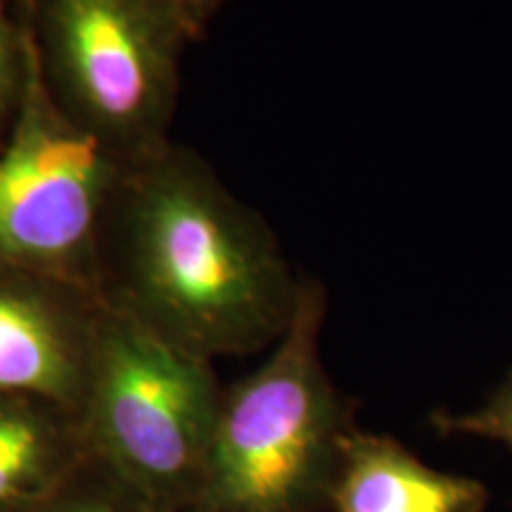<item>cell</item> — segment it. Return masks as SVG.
Wrapping results in <instances>:
<instances>
[{
  "label": "cell",
  "mask_w": 512,
  "mask_h": 512,
  "mask_svg": "<svg viewBox=\"0 0 512 512\" xmlns=\"http://www.w3.org/2000/svg\"><path fill=\"white\" fill-rule=\"evenodd\" d=\"M136 183L110 302L209 361L278 342L302 283L264 223L190 157H155Z\"/></svg>",
  "instance_id": "cell-1"
},
{
  "label": "cell",
  "mask_w": 512,
  "mask_h": 512,
  "mask_svg": "<svg viewBox=\"0 0 512 512\" xmlns=\"http://www.w3.org/2000/svg\"><path fill=\"white\" fill-rule=\"evenodd\" d=\"M325 294L302 283L266 363L223 389L190 512H316L354 430L320 358Z\"/></svg>",
  "instance_id": "cell-2"
},
{
  "label": "cell",
  "mask_w": 512,
  "mask_h": 512,
  "mask_svg": "<svg viewBox=\"0 0 512 512\" xmlns=\"http://www.w3.org/2000/svg\"><path fill=\"white\" fill-rule=\"evenodd\" d=\"M223 389L209 358L102 299L81 432L91 463L138 512H190Z\"/></svg>",
  "instance_id": "cell-3"
},
{
  "label": "cell",
  "mask_w": 512,
  "mask_h": 512,
  "mask_svg": "<svg viewBox=\"0 0 512 512\" xmlns=\"http://www.w3.org/2000/svg\"><path fill=\"white\" fill-rule=\"evenodd\" d=\"M112 145L46 93L34 53L0 152V268L81 287L112 192Z\"/></svg>",
  "instance_id": "cell-4"
},
{
  "label": "cell",
  "mask_w": 512,
  "mask_h": 512,
  "mask_svg": "<svg viewBox=\"0 0 512 512\" xmlns=\"http://www.w3.org/2000/svg\"><path fill=\"white\" fill-rule=\"evenodd\" d=\"M192 27L166 0H48V46L69 112L112 147L155 143Z\"/></svg>",
  "instance_id": "cell-5"
},
{
  "label": "cell",
  "mask_w": 512,
  "mask_h": 512,
  "mask_svg": "<svg viewBox=\"0 0 512 512\" xmlns=\"http://www.w3.org/2000/svg\"><path fill=\"white\" fill-rule=\"evenodd\" d=\"M100 306L83 287L0 268V394L79 415Z\"/></svg>",
  "instance_id": "cell-6"
},
{
  "label": "cell",
  "mask_w": 512,
  "mask_h": 512,
  "mask_svg": "<svg viewBox=\"0 0 512 512\" xmlns=\"http://www.w3.org/2000/svg\"><path fill=\"white\" fill-rule=\"evenodd\" d=\"M489 489L422 463L399 441L351 430L332 482V512H482Z\"/></svg>",
  "instance_id": "cell-7"
},
{
  "label": "cell",
  "mask_w": 512,
  "mask_h": 512,
  "mask_svg": "<svg viewBox=\"0 0 512 512\" xmlns=\"http://www.w3.org/2000/svg\"><path fill=\"white\" fill-rule=\"evenodd\" d=\"M91 465L79 415L34 396L0 394V512H34Z\"/></svg>",
  "instance_id": "cell-8"
},
{
  "label": "cell",
  "mask_w": 512,
  "mask_h": 512,
  "mask_svg": "<svg viewBox=\"0 0 512 512\" xmlns=\"http://www.w3.org/2000/svg\"><path fill=\"white\" fill-rule=\"evenodd\" d=\"M434 427L444 434L496 441L512 451V373L498 384L482 406L465 413L434 415Z\"/></svg>",
  "instance_id": "cell-9"
},
{
  "label": "cell",
  "mask_w": 512,
  "mask_h": 512,
  "mask_svg": "<svg viewBox=\"0 0 512 512\" xmlns=\"http://www.w3.org/2000/svg\"><path fill=\"white\" fill-rule=\"evenodd\" d=\"M34 512H138L93 463L64 494Z\"/></svg>",
  "instance_id": "cell-10"
},
{
  "label": "cell",
  "mask_w": 512,
  "mask_h": 512,
  "mask_svg": "<svg viewBox=\"0 0 512 512\" xmlns=\"http://www.w3.org/2000/svg\"><path fill=\"white\" fill-rule=\"evenodd\" d=\"M15 60H12V48L8 31L0 24V100L10 93L12 88V76H15Z\"/></svg>",
  "instance_id": "cell-11"
},
{
  "label": "cell",
  "mask_w": 512,
  "mask_h": 512,
  "mask_svg": "<svg viewBox=\"0 0 512 512\" xmlns=\"http://www.w3.org/2000/svg\"><path fill=\"white\" fill-rule=\"evenodd\" d=\"M166 3L174 5L181 15L188 17L192 24H197L204 15H207L209 8L216 3V0H166Z\"/></svg>",
  "instance_id": "cell-12"
}]
</instances>
